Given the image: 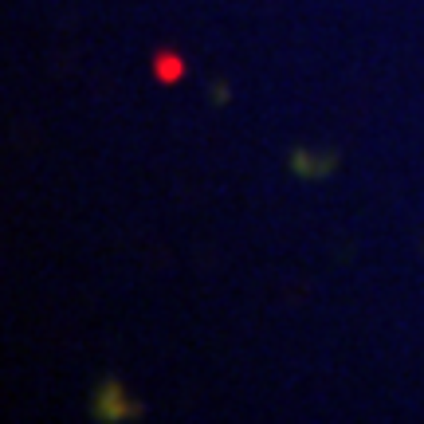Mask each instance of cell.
I'll use <instances>...</instances> for the list:
<instances>
[{
	"label": "cell",
	"instance_id": "cell-1",
	"mask_svg": "<svg viewBox=\"0 0 424 424\" xmlns=\"http://www.w3.org/2000/svg\"><path fill=\"white\" fill-rule=\"evenodd\" d=\"M157 67H161L157 75H161V79H165V83H169V79H177V75H181V63H177V59H157Z\"/></svg>",
	"mask_w": 424,
	"mask_h": 424
}]
</instances>
